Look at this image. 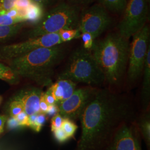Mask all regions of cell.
Returning <instances> with one entry per match:
<instances>
[{
	"mask_svg": "<svg viewBox=\"0 0 150 150\" xmlns=\"http://www.w3.org/2000/svg\"><path fill=\"white\" fill-rule=\"evenodd\" d=\"M79 37H81L82 42H83V47L86 50H91L93 45V38L90 33L87 32H82L81 33Z\"/></svg>",
	"mask_w": 150,
	"mask_h": 150,
	"instance_id": "obj_23",
	"label": "cell"
},
{
	"mask_svg": "<svg viewBox=\"0 0 150 150\" xmlns=\"http://www.w3.org/2000/svg\"><path fill=\"white\" fill-rule=\"evenodd\" d=\"M62 128L70 139L74 136L78 128V126L76 125L74 121L69 118H64L62 125Z\"/></svg>",
	"mask_w": 150,
	"mask_h": 150,
	"instance_id": "obj_21",
	"label": "cell"
},
{
	"mask_svg": "<svg viewBox=\"0 0 150 150\" xmlns=\"http://www.w3.org/2000/svg\"><path fill=\"white\" fill-rule=\"evenodd\" d=\"M139 134L136 121L123 124L103 150H137Z\"/></svg>",
	"mask_w": 150,
	"mask_h": 150,
	"instance_id": "obj_11",
	"label": "cell"
},
{
	"mask_svg": "<svg viewBox=\"0 0 150 150\" xmlns=\"http://www.w3.org/2000/svg\"><path fill=\"white\" fill-rule=\"evenodd\" d=\"M47 120L46 114L44 113L40 112L38 113L37 117L36 119V122L33 127L32 128L36 132H40V130L42 129V126L46 122Z\"/></svg>",
	"mask_w": 150,
	"mask_h": 150,
	"instance_id": "obj_25",
	"label": "cell"
},
{
	"mask_svg": "<svg viewBox=\"0 0 150 150\" xmlns=\"http://www.w3.org/2000/svg\"><path fill=\"white\" fill-rule=\"evenodd\" d=\"M43 97L48 105L56 104V101L49 88L46 93H43Z\"/></svg>",
	"mask_w": 150,
	"mask_h": 150,
	"instance_id": "obj_32",
	"label": "cell"
},
{
	"mask_svg": "<svg viewBox=\"0 0 150 150\" xmlns=\"http://www.w3.org/2000/svg\"><path fill=\"white\" fill-rule=\"evenodd\" d=\"M4 15H7V16H9L11 18H15V19H18V10L16 8V7H13L12 8L11 10H8V11L6 12L5 13H4Z\"/></svg>",
	"mask_w": 150,
	"mask_h": 150,
	"instance_id": "obj_35",
	"label": "cell"
},
{
	"mask_svg": "<svg viewBox=\"0 0 150 150\" xmlns=\"http://www.w3.org/2000/svg\"><path fill=\"white\" fill-rule=\"evenodd\" d=\"M52 132H54V136L55 139L60 143H64L69 139V137L64 132V129L62 127H61L59 129H56Z\"/></svg>",
	"mask_w": 150,
	"mask_h": 150,
	"instance_id": "obj_28",
	"label": "cell"
},
{
	"mask_svg": "<svg viewBox=\"0 0 150 150\" xmlns=\"http://www.w3.org/2000/svg\"><path fill=\"white\" fill-rule=\"evenodd\" d=\"M59 33L29 38L26 41L0 47V60L7 61L41 47H51L62 43Z\"/></svg>",
	"mask_w": 150,
	"mask_h": 150,
	"instance_id": "obj_9",
	"label": "cell"
},
{
	"mask_svg": "<svg viewBox=\"0 0 150 150\" xmlns=\"http://www.w3.org/2000/svg\"><path fill=\"white\" fill-rule=\"evenodd\" d=\"M17 0H0V15L15 7Z\"/></svg>",
	"mask_w": 150,
	"mask_h": 150,
	"instance_id": "obj_24",
	"label": "cell"
},
{
	"mask_svg": "<svg viewBox=\"0 0 150 150\" xmlns=\"http://www.w3.org/2000/svg\"><path fill=\"white\" fill-rule=\"evenodd\" d=\"M32 2V0H17L15 7L17 8H27Z\"/></svg>",
	"mask_w": 150,
	"mask_h": 150,
	"instance_id": "obj_30",
	"label": "cell"
},
{
	"mask_svg": "<svg viewBox=\"0 0 150 150\" xmlns=\"http://www.w3.org/2000/svg\"><path fill=\"white\" fill-rule=\"evenodd\" d=\"M67 2L72 5L77 7L86 6L90 4L93 0H67Z\"/></svg>",
	"mask_w": 150,
	"mask_h": 150,
	"instance_id": "obj_31",
	"label": "cell"
},
{
	"mask_svg": "<svg viewBox=\"0 0 150 150\" xmlns=\"http://www.w3.org/2000/svg\"><path fill=\"white\" fill-rule=\"evenodd\" d=\"M58 33L62 42L70 41L75 38H79L80 36V32L77 28L63 29Z\"/></svg>",
	"mask_w": 150,
	"mask_h": 150,
	"instance_id": "obj_20",
	"label": "cell"
},
{
	"mask_svg": "<svg viewBox=\"0 0 150 150\" xmlns=\"http://www.w3.org/2000/svg\"><path fill=\"white\" fill-rule=\"evenodd\" d=\"M56 82L62 91V101L69 98L76 90V83L70 80L58 79Z\"/></svg>",
	"mask_w": 150,
	"mask_h": 150,
	"instance_id": "obj_17",
	"label": "cell"
},
{
	"mask_svg": "<svg viewBox=\"0 0 150 150\" xmlns=\"http://www.w3.org/2000/svg\"><path fill=\"white\" fill-rule=\"evenodd\" d=\"M23 22L11 26H0V41L8 39L15 35L23 27Z\"/></svg>",
	"mask_w": 150,
	"mask_h": 150,
	"instance_id": "obj_18",
	"label": "cell"
},
{
	"mask_svg": "<svg viewBox=\"0 0 150 150\" xmlns=\"http://www.w3.org/2000/svg\"><path fill=\"white\" fill-rule=\"evenodd\" d=\"M7 125L8 127L9 128H15L17 126H20L19 124L16 121V119L15 117H11V118L8 119L7 121Z\"/></svg>",
	"mask_w": 150,
	"mask_h": 150,
	"instance_id": "obj_37",
	"label": "cell"
},
{
	"mask_svg": "<svg viewBox=\"0 0 150 150\" xmlns=\"http://www.w3.org/2000/svg\"><path fill=\"white\" fill-rule=\"evenodd\" d=\"M2 97L1 96H0V104L1 103V102H2Z\"/></svg>",
	"mask_w": 150,
	"mask_h": 150,
	"instance_id": "obj_40",
	"label": "cell"
},
{
	"mask_svg": "<svg viewBox=\"0 0 150 150\" xmlns=\"http://www.w3.org/2000/svg\"><path fill=\"white\" fill-rule=\"evenodd\" d=\"M13 117L15 118L20 126H28V115L24 111Z\"/></svg>",
	"mask_w": 150,
	"mask_h": 150,
	"instance_id": "obj_29",
	"label": "cell"
},
{
	"mask_svg": "<svg viewBox=\"0 0 150 150\" xmlns=\"http://www.w3.org/2000/svg\"><path fill=\"white\" fill-rule=\"evenodd\" d=\"M59 113V107L57 104H54L48 106V109L46 112V115L49 116H54Z\"/></svg>",
	"mask_w": 150,
	"mask_h": 150,
	"instance_id": "obj_34",
	"label": "cell"
},
{
	"mask_svg": "<svg viewBox=\"0 0 150 150\" xmlns=\"http://www.w3.org/2000/svg\"><path fill=\"white\" fill-rule=\"evenodd\" d=\"M112 22L107 10L99 4L85 8L79 15L77 30L90 33L95 40L105 32Z\"/></svg>",
	"mask_w": 150,
	"mask_h": 150,
	"instance_id": "obj_8",
	"label": "cell"
},
{
	"mask_svg": "<svg viewBox=\"0 0 150 150\" xmlns=\"http://www.w3.org/2000/svg\"><path fill=\"white\" fill-rule=\"evenodd\" d=\"M99 4L107 11L118 13L124 11L127 4V0H97Z\"/></svg>",
	"mask_w": 150,
	"mask_h": 150,
	"instance_id": "obj_16",
	"label": "cell"
},
{
	"mask_svg": "<svg viewBox=\"0 0 150 150\" xmlns=\"http://www.w3.org/2000/svg\"><path fill=\"white\" fill-rule=\"evenodd\" d=\"M22 22L18 20L11 18L5 15H0V26H11Z\"/></svg>",
	"mask_w": 150,
	"mask_h": 150,
	"instance_id": "obj_27",
	"label": "cell"
},
{
	"mask_svg": "<svg viewBox=\"0 0 150 150\" xmlns=\"http://www.w3.org/2000/svg\"><path fill=\"white\" fill-rule=\"evenodd\" d=\"M136 111L127 97L109 88L97 89L81 115V134L75 150H103Z\"/></svg>",
	"mask_w": 150,
	"mask_h": 150,
	"instance_id": "obj_1",
	"label": "cell"
},
{
	"mask_svg": "<svg viewBox=\"0 0 150 150\" xmlns=\"http://www.w3.org/2000/svg\"><path fill=\"white\" fill-rule=\"evenodd\" d=\"M64 118L63 117L59 114V113L56 115H54L51 118V131H54V130L56 129H59L62 127V125L63 123Z\"/></svg>",
	"mask_w": 150,
	"mask_h": 150,
	"instance_id": "obj_26",
	"label": "cell"
},
{
	"mask_svg": "<svg viewBox=\"0 0 150 150\" xmlns=\"http://www.w3.org/2000/svg\"><path fill=\"white\" fill-rule=\"evenodd\" d=\"M33 2L38 3L43 7V6L49 5L59 0H32Z\"/></svg>",
	"mask_w": 150,
	"mask_h": 150,
	"instance_id": "obj_36",
	"label": "cell"
},
{
	"mask_svg": "<svg viewBox=\"0 0 150 150\" xmlns=\"http://www.w3.org/2000/svg\"><path fill=\"white\" fill-rule=\"evenodd\" d=\"M141 136H139V139H137V150H141Z\"/></svg>",
	"mask_w": 150,
	"mask_h": 150,
	"instance_id": "obj_39",
	"label": "cell"
},
{
	"mask_svg": "<svg viewBox=\"0 0 150 150\" xmlns=\"http://www.w3.org/2000/svg\"><path fill=\"white\" fill-rule=\"evenodd\" d=\"M147 0H129L118 25V33L129 39L146 25L148 18Z\"/></svg>",
	"mask_w": 150,
	"mask_h": 150,
	"instance_id": "obj_7",
	"label": "cell"
},
{
	"mask_svg": "<svg viewBox=\"0 0 150 150\" xmlns=\"http://www.w3.org/2000/svg\"><path fill=\"white\" fill-rule=\"evenodd\" d=\"M7 120V117L5 115H0V134L4 131V128L6 121Z\"/></svg>",
	"mask_w": 150,
	"mask_h": 150,
	"instance_id": "obj_38",
	"label": "cell"
},
{
	"mask_svg": "<svg viewBox=\"0 0 150 150\" xmlns=\"http://www.w3.org/2000/svg\"><path fill=\"white\" fill-rule=\"evenodd\" d=\"M58 79L91 86H101L105 82V75L90 50L83 47L77 48L71 54Z\"/></svg>",
	"mask_w": 150,
	"mask_h": 150,
	"instance_id": "obj_4",
	"label": "cell"
},
{
	"mask_svg": "<svg viewBox=\"0 0 150 150\" xmlns=\"http://www.w3.org/2000/svg\"><path fill=\"white\" fill-rule=\"evenodd\" d=\"M23 111L24 109L23 105L20 101L15 100L10 103V113L11 117H13Z\"/></svg>",
	"mask_w": 150,
	"mask_h": 150,
	"instance_id": "obj_22",
	"label": "cell"
},
{
	"mask_svg": "<svg viewBox=\"0 0 150 150\" xmlns=\"http://www.w3.org/2000/svg\"><path fill=\"white\" fill-rule=\"evenodd\" d=\"M97 90L90 86L76 89L69 98L57 104L59 113L64 118H69L73 121L79 120L83 110Z\"/></svg>",
	"mask_w": 150,
	"mask_h": 150,
	"instance_id": "obj_10",
	"label": "cell"
},
{
	"mask_svg": "<svg viewBox=\"0 0 150 150\" xmlns=\"http://www.w3.org/2000/svg\"><path fill=\"white\" fill-rule=\"evenodd\" d=\"M136 123L139 129L140 136L145 141L147 147H150V111L142 112L139 118H136Z\"/></svg>",
	"mask_w": 150,
	"mask_h": 150,
	"instance_id": "obj_14",
	"label": "cell"
},
{
	"mask_svg": "<svg viewBox=\"0 0 150 150\" xmlns=\"http://www.w3.org/2000/svg\"><path fill=\"white\" fill-rule=\"evenodd\" d=\"M144 79L141 92L142 112L149 111L150 98V49L145 60L143 72Z\"/></svg>",
	"mask_w": 150,
	"mask_h": 150,
	"instance_id": "obj_13",
	"label": "cell"
},
{
	"mask_svg": "<svg viewBox=\"0 0 150 150\" xmlns=\"http://www.w3.org/2000/svg\"><path fill=\"white\" fill-rule=\"evenodd\" d=\"M18 76L9 66L0 63V79L9 82H16Z\"/></svg>",
	"mask_w": 150,
	"mask_h": 150,
	"instance_id": "obj_19",
	"label": "cell"
},
{
	"mask_svg": "<svg viewBox=\"0 0 150 150\" xmlns=\"http://www.w3.org/2000/svg\"><path fill=\"white\" fill-rule=\"evenodd\" d=\"M150 28L147 25L134 35L129 47L127 79L133 83L142 74L145 60L150 49Z\"/></svg>",
	"mask_w": 150,
	"mask_h": 150,
	"instance_id": "obj_6",
	"label": "cell"
},
{
	"mask_svg": "<svg viewBox=\"0 0 150 150\" xmlns=\"http://www.w3.org/2000/svg\"><path fill=\"white\" fill-rule=\"evenodd\" d=\"M65 48L61 45L37 48L7 61L17 76L27 77L45 86L52 84L55 67L64 58Z\"/></svg>",
	"mask_w": 150,
	"mask_h": 150,
	"instance_id": "obj_3",
	"label": "cell"
},
{
	"mask_svg": "<svg viewBox=\"0 0 150 150\" xmlns=\"http://www.w3.org/2000/svg\"><path fill=\"white\" fill-rule=\"evenodd\" d=\"M129 39L119 33H110L93 42L91 53L101 69L105 82L111 87L120 86L129 61Z\"/></svg>",
	"mask_w": 150,
	"mask_h": 150,
	"instance_id": "obj_2",
	"label": "cell"
},
{
	"mask_svg": "<svg viewBox=\"0 0 150 150\" xmlns=\"http://www.w3.org/2000/svg\"><path fill=\"white\" fill-rule=\"evenodd\" d=\"M42 92L37 88L28 89L22 91L16 97V100L21 102L24 111L27 115H31L40 112V101Z\"/></svg>",
	"mask_w": 150,
	"mask_h": 150,
	"instance_id": "obj_12",
	"label": "cell"
},
{
	"mask_svg": "<svg viewBox=\"0 0 150 150\" xmlns=\"http://www.w3.org/2000/svg\"><path fill=\"white\" fill-rule=\"evenodd\" d=\"M48 104L45 101L44 97H43V92L42 93L41 98H40V112L44 113H46L47 109L48 107Z\"/></svg>",
	"mask_w": 150,
	"mask_h": 150,
	"instance_id": "obj_33",
	"label": "cell"
},
{
	"mask_svg": "<svg viewBox=\"0 0 150 150\" xmlns=\"http://www.w3.org/2000/svg\"><path fill=\"white\" fill-rule=\"evenodd\" d=\"M79 7L62 2L44 15L42 19L28 32L30 38L58 33L63 29L77 27L80 15Z\"/></svg>",
	"mask_w": 150,
	"mask_h": 150,
	"instance_id": "obj_5",
	"label": "cell"
},
{
	"mask_svg": "<svg viewBox=\"0 0 150 150\" xmlns=\"http://www.w3.org/2000/svg\"><path fill=\"white\" fill-rule=\"evenodd\" d=\"M43 15L42 6L32 1L31 4L27 8L26 21L36 24L42 19Z\"/></svg>",
	"mask_w": 150,
	"mask_h": 150,
	"instance_id": "obj_15",
	"label": "cell"
}]
</instances>
